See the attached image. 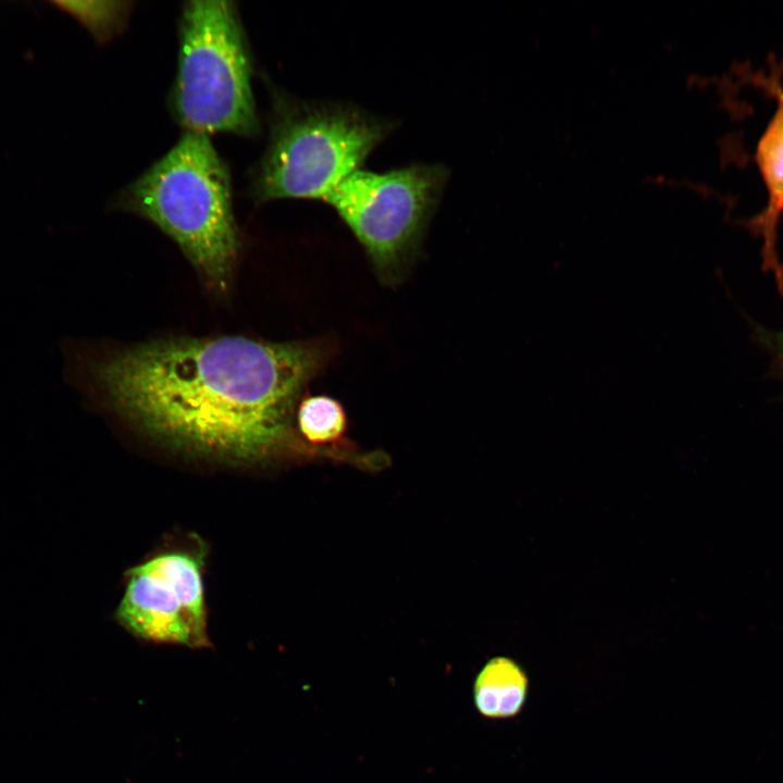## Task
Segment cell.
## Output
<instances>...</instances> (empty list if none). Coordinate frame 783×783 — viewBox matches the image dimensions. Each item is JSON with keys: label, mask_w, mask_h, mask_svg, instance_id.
Instances as JSON below:
<instances>
[{"label": "cell", "mask_w": 783, "mask_h": 783, "mask_svg": "<svg viewBox=\"0 0 783 783\" xmlns=\"http://www.w3.org/2000/svg\"><path fill=\"white\" fill-rule=\"evenodd\" d=\"M327 357L315 341L172 338L117 352L95 376L112 407L151 437L246 463L291 446L301 391Z\"/></svg>", "instance_id": "1"}, {"label": "cell", "mask_w": 783, "mask_h": 783, "mask_svg": "<svg viewBox=\"0 0 783 783\" xmlns=\"http://www.w3.org/2000/svg\"><path fill=\"white\" fill-rule=\"evenodd\" d=\"M120 202L170 236L212 288H227L239 237L229 173L208 135L185 130Z\"/></svg>", "instance_id": "2"}, {"label": "cell", "mask_w": 783, "mask_h": 783, "mask_svg": "<svg viewBox=\"0 0 783 783\" xmlns=\"http://www.w3.org/2000/svg\"><path fill=\"white\" fill-rule=\"evenodd\" d=\"M269 146L253 176L259 202L323 200L395 129L352 104L277 100Z\"/></svg>", "instance_id": "3"}, {"label": "cell", "mask_w": 783, "mask_h": 783, "mask_svg": "<svg viewBox=\"0 0 783 783\" xmlns=\"http://www.w3.org/2000/svg\"><path fill=\"white\" fill-rule=\"evenodd\" d=\"M178 66L172 103L185 130L251 136L258 117L251 64L237 10L231 1H188L179 25Z\"/></svg>", "instance_id": "4"}, {"label": "cell", "mask_w": 783, "mask_h": 783, "mask_svg": "<svg viewBox=\"0 0 783 783\" xmlns=\"http://www.w3.org/2000/svg\"><path fill=\"white\" fill-rule=\"evenodd\" d=\"M449 177L442 164L386 172L359 169L325 199L349 227L380 275L400 277L418 250Z\"/></svg>", "instance_id": "5"}, {"label": "cell", "mask_w": 783, "mask_h": 783, "mask_svg": "<svg viewBox=\"0 0 783 783\" xmlns=\"http://www.w3.org/2000/svg\"><path fill=\"white\" fill-rule=\"evenodd\" d=\"M200 548H171L130 568L115 612L119 623L145 641L208 647Z\"/></svg>", "instance_id": "6"}, {"label": "cell", "mask_w": 783, "mask_h": 783, "mask_svg": "<svg viewBox=\"0 0 783 783\" xmlns=\"http://www.w3.org/2000/svg\"><path fill=\"white\" fill-rule=\"evenodd\" d=\"M778 99L776 110L757 147V162L763 177L768 202L763 211L750 222L762 237V268L772 271L783 297V265L775 251L778 222L783 212V89L772 85Z\"/></svg>", "instance_id": "7"}, {"label": "cell", "mask_w": 783, "mask_h": 783, "mask_svg": "<svg viewBox=\"0 0 783 783\" xmlns=\"http://www.w3.org/2000/svg\"><path fill=\"white\" fill-rule=\"evenodd\" d=\"M529 692V679L513 659L497 656L489 659L475 678L473 699L476 710L490 719L517 716Z\"/></svg>", "instance_id": "8"}, {"label": "cell", "mask_w": 783, "mask_h": 783, "mask_svg": "<svg viewBox=\"0 0 783 783\" xmlns=\"http://www.w3.org/2000/svg\"><path fill=\"white\" fill-rule=\"evenodd\" d=\"M296 424L299 433L311 444H338L347 430V415L335 398L308 396L298 402Z\"/></svg>", "instance_id": "9"}, {"label": "cell", "mask_w": 783, "mask_h": 783, "mask_svg": "<svg viewBox=\"0 0 783 783\" xmlns=\"http://www.w3.org/2000/svg\"><path fill=\"white\" fill-rule=\"evenodd\" d=\"M60 10L75 17L97 41H105L121 32L129 13V2L53 1Z\"/></svg>", "instance_id": "10"}, {"label": "cell", "mask_w": 783, "mask_h": 783, "mask_svg": "<svg viewBox=\"0 0 783 783\" xmlns=\"http://www.w3.org/2000/svg\"><path fill=\"white\" fill-rule=\"evenodd\" d=\"M776 356L783 371V333L776 338Z\"/></svg>", "instance_id": "11"}]
</instances>
